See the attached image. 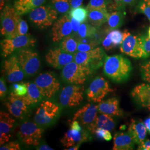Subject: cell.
<instances>
[{
  "label": "cell",
  "instance_id": "36",
  "mask_svg": "<svg viewBox=\"0 0 150 150\" xmlns=\"http://www.w3.org/2000/svg\"><path fill=\"white\" fill-rule=\"evenodd\" d=\"M110 2L108 0H90L86 8L88 11L94 8L107 10V5Z\"/></svg>",
  "mask_w": 150,
  "mask_h": 150
},
{
  "label": "cell",
  "instance_id": "15",
  "mask_svg": "<svg viewBox=\"0 0 150 150\" xmlns=\"http://www.w3.org/2000/svg\"><path fill=\"white\" fill-rule=\"evenodd\" d=\"M75 56L64 51L62 49H50L46 54L45 59L47 63L56 69H62L66 64L74 61Z\"/></svg>",
  "mask_w": 150,
  "mask_h": 150
},
{
  "label": "cell",
  "instance_id": "3",
  "mask_svg": "<svg viewBox=\"0 0 150 150\" xmlns=\"http://www.w3.org/2000/svg\"><path fill=\"white\" fill-rule=\"evenodd\" d=\"M120 49L122 53L134 58L146 59L149 57L144 50L143 36L132 35L127 30L123 32V41Z\"/></svg>",
  "mask_w": 150,
  "mask_h": 150
},
{
  "label": "cell",
  "instance_id": "12",
  "mask_svg": "<svg viewBox=\"0 0 150 150\" xmlns=\"http://www.w3.org/2000/svg\"><path fill=\"white\" fill-rule=\"evenodd\" d=\"M44 98H50L56 95L60 88V83L53 72L41 74L35 81Z\"/></svg>",
  "mask_w": 150,
  "mask_h": 150
},
{
  "label": "cell",
  "instance_id": "25",
  "mask_svg": "<svg viewBox=\"0 0 150 150\" xmlns=\"http://www.w3.org/2000/svg\"><path fill=\"white\" fill-rule=\"evenodd\" d=\"M123 39V32L118 30L113 29L103 40L102 46L105 50L110 51L120 46Z\"/></svg>",
  "mask_w": 150,
  "mask_h": 150
},
{
  "label": "cell",
  "instance_id": "50",
  "mask_svg": "<svg viewBox=\"0 0 150 150\" xmlns=\"http://www.w3.org/2000/svg\"><path fill=\"white\" fill-rule=\"evenodd\" d=\"M37 150H53L54 149H52L51 147L49 146L48 145H42L41 146L38 147L37 149Z\"/></svg>",
  "mask_w": 150,
  "mask_h": 150
},
{
  "label": "cell",
  "instance_id": "4",
  "mask_svg": "<svg viewBox=\"0 0 150 150\" xmlns=\"http://www.w3.org/2000/svg\"><path fill=\"white\" fill-rule=\"evenodd\" d=\"M21 15L14 7L6 6L1 13V33L6 38L17 36V31Z\"/></svg>",
  "mask_w": 150,
  "mask_h": 150
},
{
  "label": "cell",
  "instance_id": "51",
  "mask_svg": "<svg viewBox=\"0 0 150 150\" xmlns=\"http://www.w3.org/2000/svg\"><path fill=\"white\" fill-rule=\"evenodd\" d=\"M145 126L146 127V129L149 132H150V117L149 118H147V119L145 120Z\"/></svg>",
  "mask_w": 150,
  "mask_h": 150
},
{
  "label": "cell",
  "instance_id": "53",
  "mask_svg": "<svg viewBox=\"0 0 150 150\" xmlns=\"http://www.w3.org/2000/svg\"><path fill=\"white\" fill-rule=\"evenodd\" d=\"M134 0H123L125 5H129L134 2Z\"/></svg>",
  "mask_w": 150,
  "mask_h": 150
},
{
  "label": "cell",
  "instance_id": "10",
  "mask_svg": "<svg viewBox=\"0 0 150 150\" xmlns=\"http://www.w3.org/2000/svg\"><path fill=\"white\" fill-rule=\"evenodd\" d=\"M19 64L27 76L35 75L40 67V61L38 54L30 50L23 48L16 54Z\"/></svg>",
  "mask_w": 150,
  "mask_h": 150
},
{
  "label": "cell",
  "instance_id": "14",
  "mask_svg": "<svg viewBox=\"0 0 150 150\" xmlns=\"http://www.w3.org/2000/svg\"><path fill=\"white\" fill-rule=\"evenodd\" d=\"M113 91L107 81L101 76H98L90 83L87 90L86 96L88 100L99 103L102 101L108 93Z\"/></svg>",
  "mask_w": 150,
  "mask_h": 150
},
{
  "label": "cell",
  "instance_id": "39",
  "mask_svg": "<svg viewBox=\"0 0 150 150\" xmlns=\"http://www.w3.org/2000/svg\"><path fill=\"white\" fill-rule=\"evenodd\" d=\"M139 11L144 14L150 21V0H142L139 4Z\"/></svg>",
  "mask_w": 150,
  "mask_h": 150
},
{
  "label": "cell",
  "instance_id": "11",
  "mask_svg": "<svg viewBox=\"0 0 150 150\" xmlns=\"http://www.w3.org/2000/svg\"><path fill=\"white\" fill-rule=\"evenodd\" d=\"M43 131L35 122L26 121L20 126L18 136L24 144L37 146L40 143Z\"/></svg>",
  "mask_w": 150,
  "mask_h": 150
},
{
  "label": "cell",
  "instance_id": "41",
  "mask_svg": "<svg viewBox=\"0 0 150 150\" xmlns=\"http://www.w3.org/2000/svg\"><path fill=\"white\" fill-rule=\"evenodd\" d=\"M1 150H20V144L16 141L7 142L5 144L1 146Z\"/></svg>",
  "mask_w": 150,
  "mask_h": 150
},
{
  "label": "cell",
  "instance_id": "38",
  "mask_svg": "<svg viewBox=\"0 0 150 150\" xmlns=\"http://www.w3.org/2000/svg\"><path fill=\"white\" fill-rule=\"evenodd\" d=\"M140 71L142 79L150 83V61L141 65Z\"/></svg>",
  "mask_w": 150,
  "mask_h": 150
},
{
  "label": "cell",
  "instance_id": "32",
  "mask_svg": "<svg viewBox=\"0 0 150 150\" xmlns=\"http://www.w3.org/2000/svg\"><path fill=\"white\" fill-rule=\"evenodd\" d=\"M123 13L121 11H114L110 13L107 21L110 28L113 30L120 27L123 23Z\"/></svg>",
  "mask_w": 150,
  "mask_h": 150
},
{
  "label": "cell",
  "instance_id": "17",
  "mask_svg": "<svg viewBox=\"0 0 150 150\" xmlns=\"http://www.w3.org/2000/svg\"><path fill=\"white\" fill-rule=\"evenodd\" d=\"M3 73L10 83L17 82L23 79L25 74L19 64L16 54L4 61Z\"/></svg>",
  "mask_w": 150,
  "mask_h": 150
},
{
  "label": "cell",
  "instance_id": "23",
  "mask_svg": "<svg viewBox=\"0 0 150 150\" xmlns=\"http://www.w3.org/2000/svg\"><path fill=\"white\" fill-rule=\"evenodd\" d=\"M98 112L110 116H121L123 112L120 108L119 101L117 98H111L107 100L99 102L98 105Z\"/></svg>",
  "mask_w": 150,
  "mask_h": 150
},
{
  "label": "cell",
  "instance_id": "16",
  "mask_svg": "<svg viewBox=\"0 0 150 150\" xmlns=\"http://www.w3.org/2000/svg\"><path fill=\"white\" fill-rule=\"evenodd\" d=\"M10 113L17 118H23L26 115L28 105L25 96H18L11 92L5 103Z\"/></svg>",
  "mask_w": 150,
  "mask_h": 150
},
{
  "label": "cell",
  "instance_id": "22",
  "mask_svg": "<svg viewBox=\"0 0 150 150\" xmlns=\"http://www.w3.org/2000/svg\"><path fill=\"white\" fill-rule=\"evenodd\" d=\"M147 131L145 123L142 121L131 120L128 132L133 138L136 144L141 145L144 142L146 137Z\"/></svg>",
  "mask_w": 150,
  "mask_h": 150
},
{
  "label": "cell",
  "instance_id": "29",
  "mask_svg": "<svg viewBox=\"0 0 150 150\" xmlns=\"http://www.w3.org/2000/svg\"><path fill=\"white\" fill-rule=\"evenodd\" d=\"M77 45L78 41L76 38L69 35L61 41L59 48L67 53L74 54L77 51Z\"/></svg>",
  "mask_w": 150,
  "mask_h": 150
},
{
  "label": "cell",
  "instance_id": "2",
  "mask_svg": "<svg viewBox=\"0 0 150 150\" xmlns=\"http://www.w3.org/2000/svg\"><path fill=\"white\" fill-rule=\"evenodd\" d=\"M74 61L87 67L93 73L103 65L106 55L102 47H97L86 52L77 51Z\"/></svg>",
  "mask_w": 150,
  "mask_h": 150
},
{
  "label": "cell",
  "instance_id": "47",
  "mask_svg": "<svg viewBox=\"0 0 150 150\" xmlns=\"http://www.w3.org/2000/svg\"><path fill=\"white\" fill-rule=\"evenodd\" d=\"M70 3V8L73 9L79 7L81 5L83 0H69Z\"/></svg>",
  "mask_w": 150,
  "mask_h": 150
},
{
  "label": "cell",
  "instance_id": "26",
  "mask_svg": "<svg viewBox=\"0 0 150 150\" xmlns=\"http://www.w3.org/2000/svg\"><path fill=\"white\" fill-rule=\"evenodd\" d=\"M46 0H15L13 7L21 16L42 5Z\"/></svg>",
  "mask_w": 150,
  "mask_h": 150
},
{
  "label": "cell",
  "instance_id": "49",
  "mask_svg": "<svg viewBox=\"0 0 150 150\" xmlns=\"http://www.w3.org/2000/svg\"><path fill=\"white\" fill-rule=\"evenodd\" d=\"M115 5L114 8H116V10H121L124 8L125 4L123 3V0H114Z\"/></svg>",
  "mask_w": 150,
  "mask_h": 150
},
{
  "label": "cell",
  "instance_id": "44",
  "mask_svg": "<svg viewBox=\"0 0 150 150\" xmlns=\"http://www.w3.org/2000/svg\"><path fill=\"white\" fill-rule=\"evenodd\" d=\"M71 22V25H72V32L76 35L77 32L78 30L79 29V27L80 26L81 23L78 20H76L73 17H70Z\"/></svg>",
  "mask_w": 150,
  "mask_h": 150
},
{
  "label": "cell",
  "instance_id": "35",
  "mask_svg": "<svg viewBox=\"0 0 150 150\" xmlns=\"http://www.w3.org/2000/svg\"><path fill=\"white\" fill-rule=\"evenodd\" d=\"M54 8L59 13H66L70 8L69 0H51Z\"/></svg>",
  "mask_w": 150,
  "mask_h": 150
},
{
  "label": "cell",
  "instance_id": "21",
  "mask_svg": "<svg viewBox=\"0 0 150 150\" xmlns=\"http://www.w3.org/2000/svg\"><path fill=\"white\" fill-rule=\"evenodd\" d=\"M131 96L137 104L150 111V84L144 83L135 86Z\"/></svg>",
  "mask_w": 150,
  "mask_h": 150
},
{
  "label": "cell",
  "instance_id": "20",
  "mask_svg": "<svg viewBox=\"0 0 150 150\" xmlns=\"http://www.w3.org/2000/svg\"><path fill=\"white\" fill-rule=\"evenodd\" d=\"M15 120L10 116V113H0V145L2 146L8 142L11 138V132L14 126Z\"/></svg>",
  "mask_w": 150,
  "mask_h": 150
},
{
  "label": "cell",
  "instance_id": "42",
  "mask_svg": "<svg viewBox=\"0 0 150 150\" xmlns=\"http://www.w3.org/2000/svg\"><path fill=\"white\" fill-rule=\"evenodd\" d=\"M28 29V27L27 22L21 18V20L19 22L18 27H17V36L27 34Z\"/></svg>",
  "mask_w": 150,
  "mask_h": 150
},
{
  "label": "cell",
  "instance_id": "34",
  "mask_svg": "<svg viewBox=\"0 0 150 150\" xmlns=\"http://www.w3.org/2000/svg\"><path fill=\"white\" fill-rule=\"evenodd\" d=\"M88 11L87 8L83 7H79L71 9L70 12L71 17H73L76 20L80 22L81 23H83L88 20Z\"/></svg>",
  "mask_w": 150,
  "mask_h": 150
},
{
  "label": "cell",
  "instance_id": "28",
  "mask_svg": "<svg viewBox=\"0 0 150 150\" xmlns=\"http://www.w3.org/2000/svg\"><path fill=\"white\" fill-rule=\"evenodd\" d=\"M27 93L25 95L29 106L38 103L44 98L41 93L36 84L34 83L27 82Z\"/></svg>",
  "mask_w": 150,
  "mask_h": 150
},
{
  "label": "cell",
  "instance_id": "52",
  "mask_svg": "<svg viewBox=\"0 0 150 150\" xmlns=\"http://www.w3.org/2000/svg\"><path fill=\"white\" fill-rule=\"evenodd\" d=\"M81 145H76L75 146H73L72 147H69L68 149H66L65 150H79Z\"/></svg>",
  "mask_w": 150,
  "mask_h": 150
},
{
  "label": "cell",
  "instance_id": "18",
  "mask_svg": "<svg viewBox=\"0 0 150 150\" xmlns=\"http://www.w3.org/2000/svg\"><path fill=\"white\" fill-rule=\"evenodd\" d=\"M52 41L55 43L61 42L64 38L72 32V27L70 16L64 15L57 20L51 28Z\"/></svg>",
  "mask_w": 150,
  "mask_h": 150
},
{
  "label": "cell",
  "instance_id": "6",
  "mask_svg": "<svg viewBox=\"0 0 150 150\" xmlns=\"http://www.w3.org/2000/svg\"><path fill=\"white\" fill-rule=\"evenodd\" d=\"M92 74L89 69L74 61L64 67L61 72V77L67 83L80 85H83L87 77Z\"/></svg>",
  "mask_w": 150,
  "mask_h": 150
},
{
  "label": "cell",
  "instance_id": "9",
  "mask_svg": "<svg viewBox=\"0 0 150 150\" xmlns=\"http://www.w3.org/2000/svg\"><path fill=\"white\" fill-rule=\"evenodd\" d=\"M98 112V105L87 103L75 112L72 121H78L81 126H83L94 134L96 129Z\"/></svg>",
  "mask_w": 150,
  "mask_h": 150
},
{
  "label": "cell",
  "instance_id": "45",
  "mask_svg": "<svg viewBox=\"0 0 150 150\" xmlns=\"http://www.w3.org/2000/svg\"><path fill=\"white\" fill-rule=\"evenodd\" d=\"M144 47L146 52L150 56V38L148 36H143Z\"/></svg>",
  "mask_w": 150,
  "mask_h": 150
},
{
  "label": "cell",
  "instance_id": "55",
  "mask_svg": "<svg viewBox=\"0 0 150 150\" xmlns=\"http://www.w3.org/2000/svg\"><path fill=\"white\" fill-rule=\"evenodd\" d=\"M108 1H109L110 2H111V0H108Z\"/></svg>",
  "mask_w": 150,
  "mask_h": 150
},
{
  "label": "cell",
  "instance_id": "43",
  "mask_svg": "<svg viewBox=\"0 0 150 150\" xmlns=\"http://www.w3.org/2000/svg\"><path fill=\"white\" fill-rule=\"evenodd\" d=\"M7 92V87L6 85L5 80L3 77H1L0 80V97L2 99L6 96Z\"/></svg>",
  "mask_w": 150,
  "mask_h": 150
},
{
  "label": "cell",
  "instance_id": "19",
  "mask_svg": "<svg viewBox=\"0 0 150 150\" xmlns=\"http://www.w3.org/2000/svg\"><path fill=\"white\" fill-rule=\"evenodd\" d=\"M90 139L89 134L85 129L80 131L71 129L64 134L60 142L64 147L69 148L75 145H81Z\"/></svg>",
  "mask_w": 150,
  "mask_h": 150
},
{
  "label": "cell",
  "instance_id": "48",
  "mask_svg": "<svg viewBox=\"0 0 150 150\" xmlns=\"http://www.w3.org/2000/svg\"><path fill=\"white\" fill-rule=\"evenodd\" d=\"M71 129L80 131L83 129L80 123L77 121H72L71 122Z\"/></svg>",
  "mask_w": 150,
  "mask_h": 150
},
{
  "label": "cell",
  "instance_id": "7",
  "mask_svg": "<svg viewBox=\"0 0 150 150\" xmlns=\"http://www.w3.org/2000/svg\"><path fill=\"white\" fill-rule=\"evenodd\" d=\"M58 12L50 6H40L29 12V18L40 29L51 26L57 19Z\"/></svg>",
  "mask_w": 150,
  "mask_h": 150
},
{
  "label": "cell",
  "instance_id": "40",
  "mask_svg": "<svg viewBox=\"0 0 150 150\" xmlns=\"http://www.w3.org/2000/svg\"><path fill=\"white\" fill-rule=\"evenodd\" d=\"M94 134L96 135L98 139H104L107 141H110L112 138L110 131L105 129L97 128L94 132Z\"/></svg>",
  "mask_w": 150,
  "mask_h": 150
},
{
  "label": "cell",
  "instance_id": "13",
  "mask_svg": "<svg viewBox=\"0 0 150 150\" xmlns=\"http://www.w3.org/2000/svg\"><path fill=\"white\" fill-rule=\"evenodd\" d=\"M83 87L71 85L64 87L60 93V104L66 107H76L83 100Z\"/></svg>",
  "mask_w": 150,
  "mask_h": 150
},
{
  "label": "cell",
  "instance_id": "33",
  "mask_svg": "<svg viewBox=\"0 0 150 150\" xmlns=\"http://www.w3.org/2000/svg\"><path fill=\"white\" fill-rule=\"evenodd\" d=\"M97 28L86 22L81 23L80 26L76 33L77 38H93L97 32Z\"/></svg>",
  "mask_w": 150,
  "mask_h": 150
},
{
  "label": "cell",
  "instance_id": "46",
  "mask_svg": "<svg viewBox=\"0 0 150 150\" xmlns=\"http://www.w3.org/2000/svg\"><path fill=\"white\" fill-rule=\"evenodd\" d=\"M137 150H150V139H145L142 144L139 145Z\"/></svg>",
  "mask_w": 150,
  "mask_h": 150
},
{
  "label": "cell",
  "instance_id": "31",
  "mask_svg": "<svg viewBox=\"0 0 150 150\" xmlns=\"http://www.w3.org/2000/svg\"><path fill=\"white\" fill-rule=\"evenodd\" d=\"M115 126V122L111 117V116L101 113V115L98 116L96 122V129L101 128L111 131L114 129Z\"/></svg>",
  "mask_w": 150,
  "mask_h": 150
},
{
  "label": "cell",
  "instance_id": "8",
  "mask_svg": "<svg viewBox=\"0 0 150 150\" xmlns=\"http://www.w3.org/2000/svg\"><path fill=\"white\" fill-rule=\"evenodd\" d=\"M59 107L54 102L43 101L36 111L35 121L40 126H48L54 123L59 117Z\"/></svg>",
  "mask_w": 150,
  "mask_h": 150
},
{
  "label": "cell",
  "instance_id": "1",
  "mask_svg": "<svg viewBox=\"0 0 150 150\" xmlns=\"http://www.w3.org/2000/svg\"><path fill=\"white\" fill-rule=\"evenodd\" d=\"M132 70L129 60L122 55L106 56L103 64L104 74L117 83H122L127 80Z\"/></svg>",
  "mask_w": 150,
  "mask_h": 150
},
{
  "label": "cell",
  "instance_id": "27",
  "mask_svg": "<svg viewBox=\"0 0 150 150\" xmlns=\"http://www.w3.org/2000/svg\"><path fill=\"white\" fill-rule=\"evenodd\" d=\"M88 11V21L97 28L107 21L109 13L107 12V10L94 8Z\"/></svg>",
  "mask_w": 150,
  "mask_h": 150
},
{
  "label": "cell",
  "instance_id": "54",
  "mask_svg": "<svg viewBox=\"0 0 150 150\" xmlns=\"http://www.w3.org/2000/svg\"><path fill=\"white\" fill-rule=\"evenodd\" d=\"M149 38H150V26L149 28V31H148V35H147Z\"/></svg>",
  "mask_w": 150,
  "mask_h": 150
},
{
  "label": "cell",
  "instance_id": "24",
  "mask_svg": "<svg viewBox=\"0 0 150 150\" xmlns=\"http://www.w3.org/2000/svg\"><path fill=\"white\" fill-rule=\"evenodd\" d=\"M134 142L129 132H117L113 138V150H134Z\"/></svg>",
  "mask_w": 150,
  "mask_h": 150
},
{
  "label": "cell",
  "instance_id": "5",
  "mask_svg": "<svg viewBox=\"0 0 150 150\" xmlns=\"http://www.w3.org/2000/svg\"><path fill=\"white\" fill-rule=\"evenodd\" d=\"M36 43V39L30 33L15 38H6L1 42V54L6 57L18 50L33 47Z\"/></svg>",
  "mask_w": 150,
  "mask_h": 150
},
{
  "label": "cell",
  "instance_id": "30",
  "mask_svg": "<svg viewBox=\"0 0 150 150\" xmlns=\"http://www.w3.org/2000/svg\"><path fill=\"white\" fill-rule=\"evenodd\" d=\"M93 38H76L78 41L77 51L86 52L95 48L99 42Z\"/></svg>",
  "mask_w": 150,
  "mask_h": 150
},
{
  "label": "cell",
  "instance_id": "37",
  "mask_svg": "<svg viewBox=\"0 0 150 150\" xmlns=\"http://www.w3.org/2000/svg\"><path fill=\"white\" fill-rule=\"evenodd\" d=\"M27 83H15L12 86V92L18 96H25L27 93Z\"/></svg>",
  "mask_w": 150,
  "mask_h": 150
}]
</instances>
